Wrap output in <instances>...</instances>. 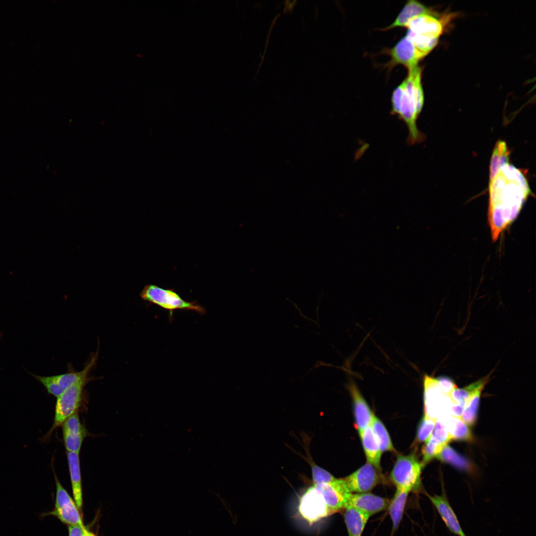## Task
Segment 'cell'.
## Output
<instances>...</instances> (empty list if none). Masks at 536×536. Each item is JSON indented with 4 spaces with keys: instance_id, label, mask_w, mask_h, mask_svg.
<instances>
[{
    "instance_id": "cell-1",
    "label": "cell",
    "mask_w": 536,
    "mask_h": 536,
    "mask_svg": "<svg viewBox=\"0 0 536 536\" xmlns=\"http://www.w3.org/2000/svg\"><path fill=\"white\" fill-rule=\"evenodd\" d=\"M531 193L523 172L509 163L490 179L488 222L494 242L515 220Z\"/></svg>"
},
{
    "instance_id": "cell-2",
    "label": "cell",
    "mask_w": 536,
    "mask_h": 536,
    "mask_svg": "<svg viewBox=\"0 0 536 536\" xmlns=\"http://www.w3.org/2000/svg\"><path fill=\"white\" fill-rule=\"evenodd\" d=\"M408 70L406 78L393 92L391 114L397 115L406 124L408 130L407 142L414 145L425 138L416 125L424 103V94L421 67L417 66Z\"/></svg>"
},
{
    "instance_id": "cell-3",
    "label": "cell",
    "mask_w": 536,
    "mask_h": 536,
    "mask_svg": "<svg viewBox=\"0 0 536 536\" xmlns=\"http://www.w3.org/2000/svg\"><path fill=\"white\" fill-rule=\"evenodd\" d=\"M93 379H95L93 377L87 376L57 398L53 424L44 439L50 437L55 429L62 426L68 417L77 411L83 399L84 387Z\"/></svg>"
},
{
    "instance_id": "cell-4",
    "label": "cell",
    "mask_w": 536,
    "mask_h": 536,
    "mask_svg": "<svg viewBox=\"0 0 536 536\" xmlns=\"http://www.w3.org/2000/svg\"><path fill=\"white\" fill-rule=\"evenodd\" d=\"M141 299L169 311L170 315L177 310H192L201 314L205 309L196 302L184 300L172 289H164L154 284L145 285L140 293Z\"/></svg>"
},
{
    "instance_id": "cell-5",
    "label": "cell",
    "mask_w": 536,
    "mask_h": 536,
    "mask_svg": "<svg viewBox=\"0 0 536 536\" xmlns=\"http://www.w3.org/2000/svg\"><path fill=\"white\" fill-rule=\"evenodd\" d=\"M423 469L414 454L399 455L390 473L396 488L410 492L421 486V472Z\"/></svg>"
},
{
    "instance_id": "cell-6",
    "label": "cell",
    "mask_w": 536,
    "mask_h": 536,
    "mask_svg": "<svg viewBox=\"0 0 536 536\" xmlns=\"http://www.w3.org/2000/svg\"><path fill=\"white\" fill-rule=\"evenodd\" d=\"M98 356V350L92 354L84 368L80 371L68 365V371L65 373L47 377L34 376L43 385L48 393L57 398L67 388L89 375L96 364Z\"/></svg>"
},
{
    "instance_id": "cell-7",
    "label": "cell",
    "mask_w": 536,
    "mask_h": 536,
    "mask_svg": "<svg viewBox=\"0 0 536 536\" xmlns=\"http://www.w3.org/2000/svg\"><path fill=\"white\" fill-rule=\"evenodd\" d=\"M54 474L56 487L54 509L51 511L39 514V516L44 518L48 516H54L68 525L84 526L79 510L74 500L62 486L55 472Z\"/></svg>"
},
{
    "instance_id": "cell-8",
    "label": "cell",
    "mask_w": 536,
    "mask_h": 536,
    "mask_svg": "<svg viewBox=\"0 0 536 536\" xmlns=\"http://www.w3.org/2000/svg\"><path fill=\"white\" fill-rule=\"evenodd\" d=\"M425 415L437 420L448 415L451 401L442 391L437 378L425 374L423 378Z\"/></svg>"
},
{
    "instance_id": "cell-9",
    "label": "cell",
    "mask_w": 536,
    "mask_h": 536,
    "mask_svg": "<svg viewBox=\"0 0 536 536\" xmlns=\"http://www.w3.org/2000/svg\"><path fill=\"white\" fill-rule=\"evenodd\" d=\"M298 512L309 525L332 515L320 492L313 484L300 498Z\"/></svg>"
},
{
    "instance_id": "cell-10",
    "label": "cell",
    "mask_w": 536,
    "mask_h": 536,
    "mask_svg": "<svg viewBox=\"0 0 536 536\" xmlns=\"http://www.w3.org/2000/svg\"><path fill=\"white\" fill-rule=\"evenodd\" d=\"M320 492L332 515L344 510L350 494L343 478L313 484Z\"/></svg>"
},
{
    "instance_id": "cell-11",
    "label": "cell",
    "mask_w": 536,
    "mask_h": 536,
    "mask_svg": "<svg viewBox=\"0 0 536 536\" xmlns=\"http://www.w3.org/2000/svg\"><path fill=\"white\" fill-rule=\"evenodd\" d=\"M387 52L391 57L389 64L390 67L400 64L405 66L408 70L418 66L419 61L424 57L406 36L402 38Z\"/></svg>"
},
{
    "instance_id": "cell-12",
    "label": "cell",
    "mask_w": 536,
    "mask_h": 536,
    "mask_svg": "<svg viewBox=\"0 0 536 536\" xmlns=\"http://www.w3.org/2000/svg\"><path fill=\"white\" fill-rule=\"evenodd\" d=\"M343 479L351 493H364L369 492L376 486L379 477L377 469L367 462Z\"/></svg>"
},
{
    "instance_id": "cell-13",
    "label": "cell",
    "mask_w": 536,
    "mask_h": 536,
    "mask_svg": "<svg viewBox=\"0 0 536 536\" xmlns=\"http://www.w3.org/2000/svg\"><path fill=\"white\" fill-rule=\"evenodd\" d=\"M406 34L427 39H437L442 34L443 25L433 14H424L412 18L407 23Z\"/></svg>"
},
{
    "instance_id": "cell-14",
    "label": "cell",
    "mask_w": 536,
    "mask_h": 536,
    "mask_svg": "<svg viewBox=\"0 0 536 536\" xmlns=\"http://www.w3.org/2000/svg\"><path fill=\"white\" fill-rule=\"evenodd\" d=\"M61 426L67 452L79 453L86 431L80 420L78 411L68 417Z\"/></svg>"
},
{
    "instance_id": "cell-15",
    "label": "cell",
    "mask_w": 536,
    "mask_h": 536,
    "mask_svg": "<svg viewBox=\"0 0 536 536\" xmlns=\"http://www.w3.org/2000/svg\"><path fill=\"white\" fill-rule=\"evenodd\" d=\"M390 500L369 492L352 493L346 507L353 508L370 517L387 509Z\"/></svg>"
},
{
    "instance_id": "cell-16",
    "label": "cell",
    "mask_w": 536,
    "mask_h": 536,
    "mask_svg": "<svg viewBox=\"0 0 536 536\" xmlns=\"http://www.w3.org/2000/svg\"><path fill=\"white\" fill-rule=\"evenodd\" d=\"M426 494L449 531L457 536H467L445 493L433 496Z\"/></svg>"
},
{
    "instance_id": "cell-17",
    "label": "cell",
    "mask_w": 536,
    "mask_h": 536,
    "mask_svg": "<svg viewBox=\"0 0 536 536\" xmlns=\"http://www.w3.org/2000/svg\"><path fill=\"white\" fill-rule=\"evenodd\" d=\"M348 387L353 400L354 415L359 434L371 424L374 414L352 380L350 381Z\"/></svg>"
},
{
    "instance_id": "cell-18",
    "label": "cell",
    "mask_w": 536,
    "mask_h": 536,
    "mask_svg": "<svg viewBox=\"0 0 536 536\" xmlns=\"http://www.w3.org/2000/svg\"><path fill=\"white\" fill-rule=\"evenodd\" d=\"M367 460V462L380 470L382 451L376 435L370 424L359 434Z\"/></svg>"
},
{
    "instance_id": "cell-19",
    "label": "cell",
    "mask_w": 536,
    "mask_h": 536,
    "mask_svg": "<svg viewBox=\"0 0 536 536\" xmlns=\"http://www.w3.org/2000/svg\"><path fill=\"white\" fill-rule=\"evenodd\" d=\"M67 459L74 500L79 510H81L82 490L79 453L67 452Z\"/></svg>"
},
{
    "instance_id": "cell-20",
    "label": "cell",
    "mask_w": 536,
    "mask_h": 536,
    "mask_svg": "<svg viewBox=\"0 0 536 536\" xmlns=\"http://www.w3.org/2000/svg\"><path fill=\"white\" fill-rule=\"evenodd\" d=\"M424 14H433L432 12L421 3L415 0H408L395 21L382 30H387L396 27H405L412 18Z\"/></svg>"
},
{
    "instance_id": "cell-21",
    "label": "cell",
    "mask_w": 536,
    "mask_h": 536,
    "mask_svg": "<svg viewBox=\"0 0 536 536\" xmlns=\"http://www.w3.org/2000/svg\"><path fill=\"white\" fill-rule=\"evenodd\" d=\"M439 419L444 423L452 440L468 442L473 440L470 430L461 418L449 415Z\"/></svg>"
},
{
    "instance_id": "cell-22",
    "label": "cell",
    "mask_w": 536,
    "mask_h": 536,
    "mask_svg": "<svg viewBox=\"0 0 536 536\" xmlns=\"http://www.w3.org/2000/svg\"><path fill=\"white\" fill-rule=\"evenodd\" d=\"M370 517L353 508L344 509L343 518L348 536H361Z\"/></svg>"
},
{
    "instance_id": "cell-23",
    "label": "cell",
    "mask_w": 536,
    "mask_h": 536,
    "mask_svg": "<svg viewBox=\"0 0 536 536\" xmlns=\"http://www.w3.org/2000/svg\"><path fill=\"white\" fill-rule=\"evenodd\" d=\"M491 372L486 376L463 388L456 387L450 395L452 401L464 407L466 406L472 397L478 391L483 390L489 382Z\"/></svg>"
},
{
    "instance_id": "cell-24",
    "label": "cell",
    "mask_w": 536,
    "mask_h": 536,
    "mask_svg": "<svg viewBox=\"0 0 536 536\" xmlns=\"http://www.w3.org/2000/svg\"><path fill=\"white\" fill-rule=\"evenodd\" d=\"M409 492L405 490L397 488L393 498L390 501L388 509L394 531L397 530L400 526Z\"/></svg>"
},
{
    "instance_id": "cell-25",
    "label": "cell",
    "mask_w": 536,
    "mask_h": 536,
    "mask_svg": "<svg viewBox=\"0 0 536 536\" xmlns=\"http://www.w3.org/2000/svg\"><path fill=\"white\" fill-rule=\"evenodd\" d=\"M435 458L463 471L472 473L475 469L472 464L468 459L448 445L442 448Z\"/></svg>"
},
{
    "instance_id": "cell-26",
    "label": "cell",
    "mask_w": 536,
    "mask_h": 536,
    "mask_svg": "<svg viewBox=\"0 0 536 536\" xmlns=\"http://www.w3.org/2000/svg\"><path fill=\"white\" fill-rule=\"evenodd\" d=\"M510 151L506 143L503 140L497 142L493 149L490 164V177L491 178L503 166L508 164Z\"/></svg>"
},
{
    "instance_id": "cell-27",
    "label": "cell",
    "mask_w": 536,
    "mask_h": 536,
    "mask_svg": "<svg viewBox=\"0 0 536 536\" xmlns=\"http://www.w3.org/2000/svg\"><path fill=\"white\" fill-rule=\"evenodd\" d=\"M371 425L382 452L384 451H395V450L387 429L382 422L374 414Z\"/></svg>"
},
{
    "instance_id": "cell-28",
    "label": "cell",
    "mask_w": 536,
    "mask_h": 536,
    "mask_svg": "<svg viewBox=\"0 0 536 536\" xmlns=\"http://www.w3.org/2000/svg\"><path fill=\"white\" fill-rule=\"evenodd\" d=\"M482 390L478 391L472 397L463 410L461 418L468 426L472 427L476 423Z\"/></svg>"
},
{
    "instance_id": "cell-29",
    "label": "cell",
    "mask_w": 536,
    "mask_h": 536,
    "mask_svg": "<svg viewBox=\"0 0 536 536\" xmlns=\"http://www.w3.org/2000/svg\"><path fill=\"white\" fill-rule=\"evenodd\" d=\"M436 420L424 414L419 425L416 441L417 443L426 442L430 439L435 428Z\"/></svg>"
},
{
    "instance_id": "cell-30",
    "label": "cell",
    "mask_w": 536,
    "mask_h": 536,
    "mask_svg": "<svg viewBox=\"0 0 536 536\" xmlns=\"http://www.w3.org/2000/svg\"><path fill=\"white\" fill-rule=\"evenodd\" d=\"M444 446L434 440L431 437L422 449L423 459L421 463L423 468L433 458L439 453Z\"/></svg>"
},
{
    "instance_id": "cell-31",
    "label": "cell",
    "mask_w": 536,
    "mask_h": 536,
    "mask_svg": "<svg viewBox=\"0 0 536 536\" xmlns=\"http://www.w3.org/2000/svg\"><path fill=\"white\" fill-rule=\"evenodd\" d=\"M314 484L329 482L336 479L330 472L317 465L309 457Z\"/></svg>"
},
{
    "instance_id": "cell-32",
    "label": "cell",
    "mask_w": 536,
    "mask_h": 536,
    "mask_svg": "<svg viewBox=\"0 0 536 536\" xmlns=\"http://www.w3.org/2000/svg\"><path fill=\"white\" fill-rule=\"evenodd\" d=\"M431 437L443 446L447 445L452 440L444 423L440 419L436 420Z\"/></svg>"
},
{
    "instance_id": "cell-33",
    "label": "cell",
    "mask_w": 536,
    "mask_h": 536,
    "mask_svg": "<svg viewBox=\"0 0 536 536\" xmlns=\"http://www.w3.org/2000/svg\"><path fill=\"white\" fill-rule=\"evenodd\" d=\"M85 528L84 526L68 525V536H83Z\"/></svg>"
},
{
    "instance_id": "cell-34",
    "label": "cell",
    "mask_w": 536,
    "mask_h": 536,
    "mask_svg": "<svg viewBox=\"0 0 536 536\" xmlns=\"http://www.w3.org/2000/svg\"><path fill=\"white\" fill-rule=\"evenodd\" d=\"M83 536H96L93 533L89 532L86 528H85Z\"/></svg>"
}]
</instances>
